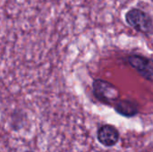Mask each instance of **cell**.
<instances>
[{
	"mask_svg": "<svg viewBox=\"0 0 153 152\" xmlns=\"http://www.w3.org/2000/svg\"><path fill=\"white\" fill-rule=\"evenodd\" d=\"M93 92L100 101L108 105H115L118 101L120 96L119 90L115 85L103 80L94 81Z\"/></svg>",
	"mask_w": 153,
	"mask_h": 152,
	"instance_id": "cell-1",
	"label": "cell"
},
{
	"mask_svg": "<svg viewBox=\"0 0 153 152\" xmlns=\"http://www.w3.org/2000/svg\"><path fill=\"white\" fill-rule=\"evenodd\" d=\"M126 22L134 30L142 33H150L153 30L152 17L141 9L134 8L126 14Z\"/></svg>",
	"mask_w": 153,
	"mask_h": 152,
	"instance_id": "cell-2",
	"label": "cell"
},
{
	"mask_svg": "<svg viewBox=\"0 0 153 152\" xmlns=\"http://www.w3.org/2000/svg\"><path fill=\"white\" fill-rule=\"evenodd\" d=\"M127 62L143 78L153 82L152 59L140 55H132L127 58Z\"/></svg>",
	"mask_w": 153,
	"mask_h": 152,
	"instance_id": "cell-3",
	"label": "cell"
},
{
	"mask_svg": "<svg viewBox=\"0 0 153 152\" xmlns=\"http://www.w3.org/2000/svg\"><path fill=\"white\" fill-rule=\"evenodd\" d=\"M119 132L117 127L112 125H104L100 126L97 132V139L100 144L105 147H113L119 141Z\"/></svg>",
	"mask_w": 153,
	"mask_h": 152,
	"instance_id": "cell-4",
	"label": "cell"
},
{
	"mask_svg": "<svg viewBox=\"0 0 153 152\" xmlns=\"http://www.w3.org/2000/svg\"><path fill=\"white\" fill-rule=\"evenodd\" d=\"M115 110L126 117H133L138 113L137 105L130 100H119L115 105Z\"/></svg>",
	"mask_w": 153,
	"mask_h": 152,
	"instance_id": "cell-5",
	"label": "cell"
}]
</instances>
